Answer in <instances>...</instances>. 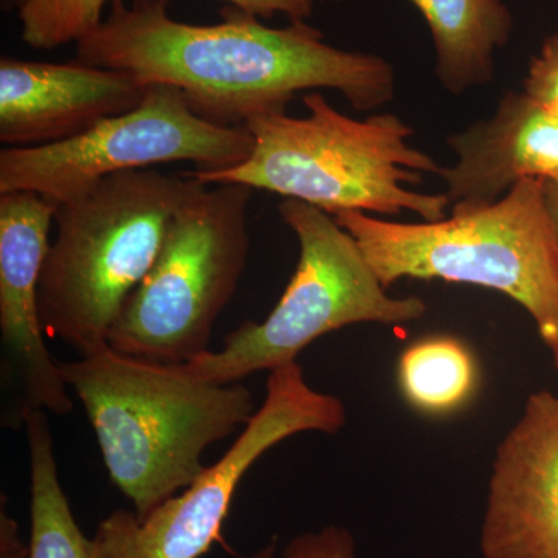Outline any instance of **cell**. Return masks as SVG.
Masks as SVG:
<instances>
[{
	"label": "cell",
	"mask_w": 558,
	"mask_h": 558,
	"mask_svg": "<svg viewBox=\"0 0 558 558\" xmlns=\"http://www.w3.org/2000/svg\"><path fill=\"white\" fill-rule=\"evenodd\" d=\"M22 422L31 457L28 558H94L92 538L81 531L61 486L46 411H27Z\"/></svg>",
	"instance_id": "cell-15"
},
{
	"label": "cell",
	"mask_w": 558,
	"mask_h": 558,
	"mask_svg": "<svg viewBox=\"0 0 558 558\" xmlns=\"http://www.w3.org/2000/svg\"><path fill=\"white\" fill-rule=\"evenodd\" d=\"M204 183L146 168L101 179L54 211L40 271V325L80 357L109 348L124 303L159 256L178 209Z\"/></svg>",
	"instance_id": "cell-4"
},
{
	"label": "cell",
	"mask_w": 558,
	"mask_h": 558,
	"mask_svg": "<svg viewBox=\"0 0 558 558\" xmlns=\"http://www.w3.org/2000/svg\"><path fill=\"white\" fill-rule=\"evenodd\" d=\"M524 94L558 117V33L543 40L529 64Z\"/></svg>",
	"instance_id": "cell-19"
},
{
	"label": "cell",
	"mask_w": 558,
	"mask_h": 558,
	"mask_svg": "<svg viewBox=\"0 0 558 558\" xmlns=\"http://www.w3.org/2000/svg\"><path fill=\"white\" fill-rule=\"evenodd\" d=\"M432 32L436 75L444 89L462 94L494 80L495 53L512 33L502 0H410Z\"/></svg>",
	"instance_id": "cell-14"
},
{
	"label": "cell",
	"mask_w": 558,
	"mask_h": 558,
	"mask_svg": "<svg viewBox=\"0 0 558 558\" xmlns=\"http://www.w3.org/2000/svg\"><path fill=\"white\" fill-rule=\"evenodd\" d=\"M108 2L112 0H22L21 38L36 50L80 43L100 28Z\"/></svg>",
	"instance_id": "cell-17"
},
{
	"label": "cell",
	"mask_w": 558,
	"mask_h": 558,
	"mask_svg": "<svg viewBox=\"0 0 558 558\" xmlns=\"http://www.w3.org/2000/svg\"><path fill=\"white\" fill-rule=\"evenodd\" d=\"M282 222L296 234L300 260L277 306L264 322H245L227 333L219 351L186 366L202 379L236 384L244 377L295 362L315 340L360 323L407 325L427 314L417 296H389L349 231L314 205L284 199Z\"/></svg>",
	"instance_id": "cell-6"
},
{
	"label": "cell",
	"mask_w": 558,
	"mask_h": 558,
	"mask_svg": "<svg viewBox=\"0 0 558 558\" xmlns=\"http://www.w3.org/2000/svg\"><path fill=\"white\" fill-rule=\"evenodd\" d=\"M148 86L84 62L0 60V142L33 148L76 137L137 108Z\"/></svg>",
	"instance_id": "cell-12"
},
{
	"label": "cell",
	"mask_w": 558,
	"mask_h": 558,
	"mask_svg": "<svg viewBox=\"0 0 558 558\" xmlns=\"http://www.w3.org/2000/svg\"><path fill=\"white\" fill-rule=\"evenodd\" d=\"M484 558H558V396H529L495 454Z\"/></svg>",
	"instance_id": "cell-10"
},
{
	"label": "cell",
	"mask_w": 558,
	"mask_h": 558,
	"mask_svg": "<svg viewBox=\"0 0 558 558\" xmlns=\"http://www.w3.org/2000/svg\"><path fill=\"white\" fill-rule=\"evenodd\" d=\"M344 424V403L311 388L296 360L270 371L263 405L226 454L145 519L113 510L98 524L92 556L201 558L219 539L238 486L264 453L300 433L336 435Z\"/></svg>",
	"instance_id": "cell-9"
},
{
	"label": "cell",
	"mask_w": 558,
	"mask_h": 558,
	"mask_svg": "<svg viewBox=\"0 0 558 558\" xmlns=\"http://www.w3.org/2000/svg\"><path fill=\"white\" fill-rule=\"evenodd\" d=\"M57 205L33 191L0 193V330L22 389L21 416L39 410L65 416L73 400L58 360L44 341L40 271Z\"/></svg>",
	"instance_id": "cell-11"
},
{
	"label": "cell",
	"mask_w": 558,
	"mask_h": 558,
	"mask_svg": "<svg viewBox=\"0 0 558 558\" xmlns=\"http://www.w3.org/2000/svg\"><path fill=\"white\" fill-rule=\"evenodd\" d=\"M222 2L263 20H270L275 14H286L290 21H306L314 13L315 3L318 0H222Z\"/></svg>",
	"instance_id": "cell-20"
},
{
	"label": "cell",
	"mask_w": 558,
	"mask_h": 558,
	"mask_svg": "<svg viewBox=\"0 0 558 558\" xmlns=\"http://www.w3.org/2000/svg\"><path fill=\"white\" fill-rule=\"evenodd\" d=\"M545 190L546 202H548L550 215H553L554 222H556L558 230V186L545 182Z\"/></svg>",
	"instance_id": "cell-22"
},
{
	"label": "cell",
	"mask_w": 558,
	"mask_h": 558,
	"mask_svg": "<svg viewBox=\"0 0 558 558\" xmlns=\"http://www.w3.org/2000/svg\"><path fill=\"white\" fill-rule=\"evenodd\" d=\"M3 7H7V9H10V7L16 5L17 9H20L22 0H2Z\"/></svg>",
	"instance_id": "cell-23"
},
{
	"label": "cell",
	"mask_w": 558,
	"mask_h": 558,
	"mask_svg": "<svg viewBox=\"0 0 558 558\" xmlns=\"http://www.w3.org/2000/svg\"><path fill=\"white\" fill-rule=\"evenodd\" d=\"M58 365L86 410L110 481L140 520L199 478L205 451L258 410L244 385L202 379L186 363L109 347Z\"/></svg>",
	"instance_id": "cell-2"
},
{
	"label": "cell",
	"mask_w": 558,
	"mask_h": 558,
	"mask_svg": "<svg viewBox=\"0 0 558 558\" xmlns=\"http://www.w3.org/2000/svg\"><path fill=\"white\" fill-rule=\"evenodd\" d=\"M307 116L269 113L250 120L253 150L244 163L218 172L194 171L204 185L241 183L314 205L328 215L340 211L396 216L416 213L422 222L447 219L449 197L407 189L424 174H439L432 157L414 149L413 130L392 113L354 120L318 92L303 97Z\"/></svg>",
	"instance_id": "cell-3"
},
{
	"label": "cell",
	"mask_w": 558,
	"mask_h": 558,
	"mask_svg": "<svg viewBox=\"0 0 558 558\" xmlns=\"http://www.w3.org/2000/svg\"><path fill=\"white\" fill-rule=\"evenodd\" d=\"M398 381L403 399L418 413L447 416L464 409L476 395L478 362L457 337H425L400 355Z\"/></svg>",
	"instance_id": "cell-16"
},
{
	"label": "cell",
	"mask_w": 558,
	"mask_h": 558,
	"mask_svg": "<svg viewBox=\"0 0 558 558\" xmlns=\"http://www.w3.org/2000/svg\"><path fill=\"white\" fill-rule=\"evenodd\" d=\"M447 142L458 161L438 175L451 213L490 207L524 179L558 186V117L526 94L502 95L494 117Z\"/></svg>",
	"instance_id": "cell-13"
},
{
	"label": "cell",
	"mask_w": 558,
	"mask_h": 558,
	"mask_svg": "<svg viewBox=\"0 0 558 558\" xmlns=\"http://www.w3.org/2000/svg\"><path fill=\"white\" fill-rule=\"evenodd\" d=\"M252 150L247 128L202 119L182 92L153 84L137 108L109 117L76 137L0 150V193L33 191L58 207L119 172L175 161L218 172L244 163Z\"/></svg>",
	"instance_id": "cell-8"
},
{
	"label": "cell",
	"mask_w": 558,
	"mask_h": 558,
	"mask_svg": "<svg viewBox=\"0 0 558 558\" xmlns=\"http://www.w3.org/2000/svg\"><path fill=\"white\" fill-rule=\"evenodd\" d=\"M168 7L170 0H112L100 28L76 43V61L130 73L143 86L175 87L194 113L220 126L286 112L304 90L340 92L360 112L395 100L387 60L329 46L306 21L271 28L227 7L218 24H186Z\"/></svg>",
	"instance_id": "cell-1"
},
{
	"label": "cell",
	"mask_w": 558,
	"mask_h": 558,
	"mask_svg": "<svg viewBox=\"0 0 558 558\" xmlns=\"http://www.w3.org/2000/svg\"><path fill=\"white\" fill-rule=\"evenodd\" d=\"M333 219L359 242L387 289L414 278L505 293L534 319L558 369V230L545 180H521L497 204L451 213L440 222H388L362 211Z\"/></svg>",
	"instance_id": "cell-5"
},
{
	"label": "cell",
	"mask_w": 558,
	"mask_h": 558,
	"mask_svg": "<svg viewBox=\"0 0 558 558\" xmlns=\"http://www.w3.org/2000/svg\"><path fill=\"white\" fill-rule=\"evenodd\" d=\"M277 538L250 558H274ZM282 558H357V546L348 529L326 526L317 532H304L290 539Z\"/></svg>",
	"instance_id": "cell-18"
},
{
	"label": "cell",
	"mask_w": 558,
	"mask_h": 558,
	"mask_svg": "<svg viewBox=\"0 0 558 558\" xmlns=\"http://www.w3.org/2000/svg\"><path fill=\"white\" fill-rule=\"evenodd\" d=\"M31 548L21 539L20 526L13 517L0 510V558H28Z\"/></svg>",
	"instance_id": "cell-21"
},
{
	"label": "cell",
	"mask_w": 558,
	"mask_h": 558,
	"mask_svg": "<svg viewBox=\"0 0 558 558\" xmlns=\"http://www.w3.org/2000/svg\"><path fill=\"white\" fill-rule=\"evenodd\" d=\"M252 193L241 183L207 185L178 209L159 256L110 330L113 351L165 363L209 351L247 266Z\"/></svg>",
	"instance_id": "cell-7"
}]
</instances>
